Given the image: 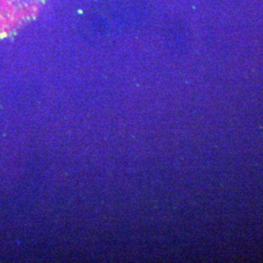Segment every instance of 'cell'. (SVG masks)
Instances as JSON below:
<instances>
[{
	"instance_id": "cell-1",
	"label": "cell",
	"mask_w": 263,
	"mask_h": 263,
	"mask_svg": "<svg viewBox=\"0 0 263 263\" xmlns=\"http://www.w3.org/2000/svg\"><path fill=\"white\" fill-rule=\"evenodd\" d=\"M37 0H0V35H6L21 27L29 17L28 11Z\"/></svg>"
}]
</instances>
